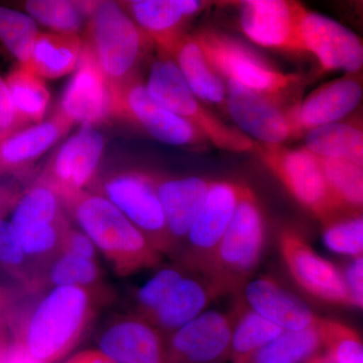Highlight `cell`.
I'll return each mask as SVG.
<instances>
[{
    "mask_svg": "<svg viewBox=\"0 0 363 363\" xmlns=\"http://www.w3.org/2000/svg\"><path fill=\"white\" fill-rule=\"evenodd\" d=\"M61 201L117 276H133L159 267L164 260V255L104 196L83 190Z\"/></svg>",
    "mask_w": 363,
    "mask_h": 363,
    "instance_id": "6da1fadb",
    "label": "cell"
},
{
    "mask_svg": "<svg viewBox=\"0 0 363 363\" xmlns=\"http://www.w3.org/2000/svg\"><path fill=\"white\" fill-rule=\"evenodd\" d=\"M104 296L108 295L99 288H52L16 335L35 359L57 362L82 337Z\"/></svg>",
    "mask_w": 363,
    "mask_h": 363,
    "instance_id": "7a4b0ae2",
    "label": "cell"
},
{
    "mask_svg": "<svg viewBox=\"0 0 363 363\" xmlns=\"http://www.w3.org/2000/svg\"><path fill=\"white\" fill-rule=\"evenodd\" d=\"M81 38L83 51L101 72L116 100L140 80V69L154 45L117 1H97Z\"/></svg>",
    "mask_w": 363,
    "mask_h": 363,
    "instance_id": "3957f363",
    "label": "cell"
},
{
    "mask_svg": "<svg viewBox=\"0 0 363 363\" xmlns=\"http://www.w3.org/2000/svg\"><path fill=\"white\" fill-rule=\"evenodd\" d=\"M266 241V216L247 186L205 277L220 286L225 295L240 294L259 267Z\"/></svg>",
    "mask_w": 363,
    "mask_h": 363,
    "instance_id": "277c9868",
    "label": "cell"
},
{
    "mask_svg": "<svg viewBox=\"0 0 363 363\" xmlns=\"http://www.w3.org/2000/svg\"><path fill=\"white\" fill-rule=\"evenodd\" d=\"M145 86L157 102L195 126L208 143L219 150L252 152L255 142L207 109L206 104L189 88L171 57L159 52V57L150 66Z\"/></svg>",
    "mask_w": 363,
    "mask_h": 363,
    "instance_id": "5b68a950",
    "label": "cell"
},
{
    "mask_svg": "<svg viewBox=\"0 0 363 363\" xmlns=\"http://www.w3.org/2000/svg\"><path fill=\"white\" fill-rule=\"evenodd\" d=\"M193 37L225 83L278 99L298 83L297 75L279 70L252 48L225 33L203 28Z\"/></svg>",
    "mask_w": 363,
    "mask_h": 363,
    "instance_id": "8992f818",
    "label": "cell"
},
{
    "mask_svg": "<svg viewBox=\"0 0 363 363\" xmlns=\"http://www.w3.org/2000/svg\"><path fill=\"white\" fill-rule=\"evenodd\" d=\"M87 190L104 196L121 210L162 255L175 259L161 202L150 172L119 169L98 177Z\"/></svg>",
    "mask_w": 363,
    "mask_h": 363,
    "instance_id": "52a82bcc",
    "label": "cell"
},
{
    "mask_svg": "<svg viewBox=\"0 0 363 363\" xmlns=\"http://www.w3.org/2000/svg\"><path fill=\"white\" fill-rule=\"evenodd\" d=\"M58 195L35 181L21 193L9 222L28 262L40 269L60 253L62 240L71 226Z\"/></svg>",
    "mask_w": 363,
    "mask_h": 363,
    "instance_id": "ba28073f",
    "label": "cell"
},
{
    "mask_svg": "<svg viewBox=\"0 0 363 363\" xmlns=\"http://www.w3.org/2000/svg\"><path fill=\"white\" fill-rule=\"evenodd\" d=\"M252 152L289 194L321 224L345 213L331 195L317 157L305 147L289 149L284 145L255 142Z\"/></svg>",
    "mask_w": 363,
    "mask_h": 363,
    "instance_id": "9c48e42d",
    "label": "cell"
},
{
    "mask_svg": "<svg viewBox=\"0 0 363 363\" xmlns=\"http://www.w3.org/2000/svg\"><path fill=\"white\" fill-rule=\"evenodd\" d=\"M247 187L240 182H211L175 262L205 276Z\"/></svg>",
    "mask_w": 363,
    "mask_h": 363,
    "instance_id": "30bf717a",
    "label": "cell"
},
{
    "mask_svg": "<svg viewBox=\"0 0 363 363\" xmlns=\"http://www.w3.org/2000/svg\"><path fill=\"white\" fill-rule=\"evenodd\" d=\"M104 147V135L96 128L81 125L55 152L37 181L60 199L87 190L97 178Z\"/></svg>",
    "mask_w": 363,
    "mask_h": 363,
    "instance_id": "8fae6325",
    "label": "cell"
},
{
    "mask_svg": "<svg viewBox=\"0 0 363 363\" xmlns=\"http://www.w3.org/2000/svg\"><path fill=\"white\" fill-rule=\"evenodd\" d=\"M298 43L301 52L312 54L325 73L355 75L362 71V39L338 21L306 7L298 23Z\"/></svg>",
    "mask_w": 363,
    "mask_h": 363,
    "instance_id": "7c38bea8",
    "label": "cell"
},
{
    "mask_svg": "<svg viewBox=\"0 0 363 363\" xmlns=\"http://www.w3.org/2000/svg\"><path fill=\"white\" fill-rule=\"evenodd\" d=\"M114 118L128 121L157 142L173 147H200L208 143L195 126L150 96L142 80L135 81L117 96Z\"/></svg>",
    "mask_w": 363,
    "mask_h": 363,
    "instance_id": "4fadbf2b",
    "label": "cell"
},
{
    "mask_svg": "<svg viewBox=\"0 0 363 363\" xmlns=\"http://www.w3.org/2000/svg\"><path fill=\"white\" fill-rule=\"evenodd\" d=\"M279 247L294 281L305 292L329 304L351 306L342 271L320 257L298 230L284 228Z\"/></svg>",
    "mask_w": 363,
    "mask_h": 363,
    "instance_id": "5bb4252c",
    "label": "cell"
},
{
    "mask_svg": "<svg viewBox=\"0 0 363 363\" xmlns=\"http://www.w3.org/2000/svg\"><path fill=\"white\" fill-rule=\"evenodd\" d=\"M234 311H205L164 336L167 363H223L230 359Z\"/></svg>",
    "mask_w": 363,
    "mask_h": 363,
    "instance_id": "9a60e30c",
    "label": "cell"
},
{
    "mask_svg": "<svg viewBox=\"0 0 363 363\" xmlns=\"http://www.w3.org/2000/svg\"><path fill=\"white\" fill-rule=\"evenodd\" d=\"M225 111L238 130L253 142L283 145L296 138L289 109L281 107L278 98L226 83Z\"/></svg>",
    "mask_w": 363,
    "mask_h": 363,
    "instance_id": "2e32d148",
    "label": "cell"
},
{
    "mask_svg": "<svg viewBox=\"0 0 363 363\" xmlns=\"http://www.w3.org/2000/svg\"><path fill=\"white\" fill-rule=\"evenodd\" d=\"M304 7L286 0L238 2L240 30L248 40L260 47L301 52L298 23Z\"/></svg>",
    "mask_w": 363,
    "mask_h": 363,
    "instance_id": "e0dca14e",
    "label": "cell"
},
{
    "mask_svg": "<svg viewBox=\"0 0 363 363\" xmlns=\"http://www.w3.org/2000/svg\"><path fill=\"white\" fill-rule=\"evenodd\" d=\"M57 113L72 124L96 128L114 118L116 98L101 72L82 50L73 77L62 95Z\"/></svg>",
    "mask_w": 363,
    "mask_h": 363,
    "instance_id": "ac0fdd59",
    "label": "cell"
},
{
    "mask_svg": "<svg viewBox=\"0 0 363 363\" xmlns=\"http://www.w3.org/2000/svg\"><path fill=\"white\" fill-rule=\"evenodd\" d=\"M157 51L171 57L186 37L191 21L201 13L205 2L198 0H126L117 1Z\"/></svg>",
    "mask_w": 363,
    "mask_h": 363,
    "instance_id": "d6986e66",
    "label": "cell"
},
{
    "mask_svg": "<svg viewBox=\"0 0 363 363\" xmlns=\"http://www.w3.org/2000/svg\"><path fill=\"white\" fill-rule=\"evenodd\" d=\"M362 97V82L354 75H345L320 86L289 109L296 138L315 128L340 123L357 108Z\"/></svg>",
    "mask_w": 363,
    "mask_h": 363,
    "instance_id": "ffe728a7",
    "label": "cell"
},
{
    "mask_svg": "<svg viewBox=\"0 0 363 363\" xmlns=\"http://www.w3.org/2000/svg\"><path fill=\"white\" fill-rule=\"evenodd\" d=\"M178 259L182 247L211 185L203 177H172L150 172Z\"/></svg>",
    "mask_w": 363,
    "mask_h": 363,
    "instance_id": "44dd1931",
    "label": "cell"
},
{
    "mask_svg": "<svg viewBox=\"0 0 363 363\" xmlns=\"http://www.w3.org/2000/svg\"><path fill=\"white\" fill-rule=\"evenodd\" d=\"M98 345L116 363H167L164 334L135 314L117 318L109 324Z\"/></svg>",
    "mask_w": 363,
    "mask_h": 363,
    "instance_id": "7402d4cb",
    "label": "cell"
},
{
    "mask_svg": "<svg viewBox=\"0 0 363 363\" xmlns=\"http://www.w3.org/2000/svg\"><path fill=\"white\" fill-rule=\"evenodd\" d=\"M238 296L250 309L285 331L310 328L319 318L304 301L267 277L248 281Z\"/></svg>",
    "mask_w": 363,
    "mask_h": 363,
    "instance_id": "603a6c76",
    "label": "cell"
},
{
    "mask_svg": "<svg viewBox=\"0 0 363 363\" xmlns=\"http://www.w3.org/2000/svg\"><path fill=\"white\" fill-rule=\"evenodd\" d=\"M223 290L204 274L190 272L181 279L159 307L143 318L164 336L201 315Z\"/></svg>",
    "mask_w": 363,
    "mask_h": 363,
    "instance_id": "cb8c5ba5",
    "label": "cell"
},
{
    "mask_svg": "<svg viewBox=\"0 0 363 363\" xmlns=\"http://www.w3.org/2000/svg\"><path fill=\"white\" fill-rule=\"evenodd\" d=\"M73 124L56 111L47 121L21 128L0 140V173H21L71 130Z\"/></svg>",
    "mask_w": 363,
    "mask_h": 363,
    "instance_id": "d4e9b609",
    "label": "cell"
},
{
    "mask_svg": "<svg viewBox=\"0 0 363 363\" xmlns=\"http://www.w3.org/2000/svg\"><path fill=\"white\" fill-rule=\"evenodd\" d=\"M179 71L196 96L205 104L225 111L226 83L209 63L197 40L187 35L171 54Z\"/></svg>",
    "mask_w": 363,
    "mask_h": 363,
    "instance_id": "484cf974",
    "label": "cell"
},
{
    "mask_svg": "<svg viewBox=\"0 0 363 363\" xmlns=\"http://www.w3.org/2000/svg\"><path fill=\"white\" fill-rule=\"evenodd\" d=\"M82 47L81 35L40 32L23 67L43 80L62 78L77 69Z\"/></svg>",
    "mask_w": 363,
    "mask_h": 363,
    "instance_id": "4316f807",
    "label": "cell"
},
{
    "mask_svg": "<svg viewBox=\"0 0 363 363\" xmlns=\"http://www.w3.org/2000/svg\"><path fill=\"white\" fill-rule=\"evenodd\" d=\"M316 325L304 330L284 331L279 337L233 363H306L323 352Z\"/></svg>",
    "mask_w": 363,
    "mask_h": 363,
    "instance_id": "83f0119b",
    "label": "cell"
},
{
    "mask_svg": "<svg viewBox=\"0 0 363 363\" xmlns=\"http://www.w3.org/2000/svg\"><path fill=\"white\" fill-rule=\"evenodd\" d=\"M305 147L318 157L346 160L363 166V133L355 124L340 121L308 131Z\"/></svg>",
    "mask_w": 363,
    "mask_h": 363,
    "instance_id": "f1b7e54d",
    "label": "cell"
},
{
    "mask_svg": "<svg viewBox=\"0 0 363 363\" xmlns=\"http://www.w3.org/2000/svg\"><path fill=\"white\" fill-rule=\"evenodd\" d=\"M97 1H69V0H28L23 2L26 13L33 21L52 33L81 35L86 21Z\"/></svg>",
    "mask_w": 363,
    "mask_h": 363,
    "instance_id": "f546056e",
    "label": "cell"
},
{
    "mask_svg": "<svg viewBox=\"0 0 363 363\" xmlns=\"http://www.w3.org/2000/svg\"><path fill=\"white\" fill-rule=\"evenodd\" d=\"M233 311L235 318L230 346L233 362L259 350L285 331L250 309L240 297Z\"/></svg>",
    "mask_w": 363,
    "mask_h": 363,
    "instance_id": "4dcf8cb0",
    "label": "cell"
},
{
    "mask_svg": "<svg viewBox=\"0 0 363 363\" xmlns=\"http://www.w3.org/2000/svg\"><path fill=\"white\" fill-rule=\"evenodd\" d=\"M4 80L23 124L28 126L42 123L50 102V92L44 80L20 65L11 70Z\"/></svg>",
    "mask_w": 363,
    "mask_h": 363,
    "instance_id": "1f68e13d",
    "label": "cell"
},
{
    "mask_svg": "<svg viewBox=\"0 0 363 363\" xmlns=\"http://www.w3.org/2000/svg\"><path fill=\"white\" fill-rule=\"evenodd\" d=\"M327 186L339 207L345 212H362L363 166L339 159L318 157Z\"/></svg>",
    "mask_w": 363,
    "mask_h": 363,
    "instance_id": "d6a6232c",
    "label": "cell"
},
{
    "mask_svg": "<svg viewBox=\"0 0 363 363\" xmlns=\"http://www.w3.org/2000/svg\"><path fill=\"white\" fill-rule=\"evenodd\" d=\"M40 274H43V279H40L35 288H39L42 281L48 286H51V288H56V286L101 288L100 284H101L102 272L98 266L97 260L86 259L75 255L59 253L49 264L42 267V271L38 276Z\"/></svg>",
    "mask_w": 363,
    "mask_h": 363,
    "instance_id": "836d02e7",
    "label": "cell"
},
{
    "mask_svg": "<svg viewBox=\"0 0 363 363\" xmlns=\"http://www.w3.org/2000/svg\"><path fill=\"white\" fill-rule=\"evenodd\" d=\"M37 23L25 13L0 6V45L16 62L28 63L39 35Z\"/></svg>",
    "mask_w": 363,
    "mask_h": 363,
    "instance_id": "e575fe53",
    "label": "cell"
},
{
    "mask_svg": "<svg viewBox=\"0 0 363 363\" xmlns=\"http://www.w3.org/2000/svg\"><path fill=\"white\" fill-rule=\"evenodd\" d=\"M318 330L323 341L324 351L336 363H363L362 337L347 325L318 318Z\"/></svg>",
    "mask_w": 363,
    "mask_h": 363,
    "instance_id": "d590c367",
    "label": "cell"
},
{
    "mask_svg": "<svg viewBox=\"0 0 363 363\" xmlns=\"http://www.w3.org/2000/svg\"><path fill=\"white\" fill-rule=\"evenodd\" d=\"M325 245L333 252L362 257L363 218L362 212H345L322 224Z\"/></svg>",
    "mask_w": 363,
    "mask_h": 363,
    "instance_id": "8d00e7d4",
    "label": "cell"
},
{
    "mask_svg": "<svg viewBox=\"0 0 363 363\" xmlns=\"http://www.w3.org/2000/svg\"><path fill=\"white\" fill-rule=\"evenodd\" d=\"M190 272L192 271L178 262L162 267L136 291L135 310L131 314L140 318L149 316L164 302L176 284Z\"/></svg>",
    "mask_w": 363,
    "mask_h": 363,
    "instance_id": "74e56055",
    "label": "cell"
},
{
    "mask_svg": "<svg viewBox=\"0 0 363 363\" xmlns=\"http://www.w3.org/2000/svg\"><path fill=\"white\" fill-rule=\"evenodd\" d=\"M28 262L13 226L0 218V264L21 269Z\"/></svg>",
    "mask_w": 363,
    "mask_h": 363,
    "instance_id": "f35d334b",
    "label": "cell"
},
{
    "mask_svg": "<svg viewBox=\"0 0 363 363\" xmlns=\"http://www.w3.org/2000/svg\"><path fill=\"white\" fill-rule=\"evenodd\" d=\"M97 248L81 229L69 227L64 234L60 253L75 255L83 259L96 260Z\"/></svg>",
    "mask_w": 363,
    "mask_h": 363,
    "instance_id": "ab89813d",
    "label": "cell"
},
{
    "mask_svg": "<svg viewBox=\"0 0 363 363\" xmlns=\"http://www.w3.org/2000/svg\"><path fill=\"white\" fill-rule=\"evenodd\" d=\"M26 128L14 107L6 80L0 76V140Z\"/></svg>",
    "mask_w": 363,
    "mask_h": 363,
    "instance_id": "60d3db41",
    "label": "cell"
},
{
    "mask_svg": "<svg viewBox=\"0 0 363 363\" xmlns=\"http://www.w3.org/2000/svg\"><path fill=\"white\" fill-rule=\"evenodd\" d=\"M343 272L351 307L363 306V255L354 257Z\"/></svg>",
    "mask_w": 363,
    "mask_h": 363,
    "instance_id": "b9f144b4",
    "label": "cell"
},
{
    "mask_svg": "<svg viewBox=\"0 0 363 363\" xmlns=\"http://www.w3.org/2000/svg\"><path fill=\"white\" fill-rule=\"evenodd\" d=\"M1 363H43L35 359L26 350L25 344L18 335L9 338L6 350L2 355Z\"/></svg>",
    "mask_w": 363,
    "mask_h": 363,
    "instance_id": "7bdbcfd3",
    "label": "cell"
},
{
    "mask_svg": "<svg viewBox=\"0 0 363 363\" xmlns=\"http://www.w3.org/2000/svg\"><path fill=\"white\" fill-rule=\"evenodd\" d=\"M64 363H116L99 350L81 351Z\"/></svg>",
    "mask_w": 363,
    "mask_h": 363,
    "instance_id": "ee69618b",
    "label": "cell"
},
{
    "mask_svg": "<svg viewBox=\"0 0 363 363\" xmlns=\"http://www.w3.org/2000/svg\"><path fill=\"white\" fill-rule=\"evenodd\" d=\"M20 196V193L13 192L9 189L0 187V218H1V215L6 212L9 208L14 207Z\"/></svg>",
    "mask_w": 363,
    "mask_h": 363,
    "instance_id": "f6af8a7d",
    "label": "cell"
},
{
    "mask_svg": "<svg viewBox=\"0 0 363 363\" xmlns=\"http://www.w3.org/2000/svg\"><path fill=\"white\" fill-rule=\"evenodd\" d=\"M9 340V338L6 336L4 327L2 326V322L0 321V363H1L2 355H4V350H6Z\"/></svg>",
    "mask_w": 363,
    "mask_h": 363,
    "instance_id": "bcb514c9",
    "label": "cell"
},
{
    "mask_svg": "<svg viewBox=\"0 0 363 363\" xmlns=\"http://www.w3.org/2000/svg\"><path fill=\"white\" fill-rule=\"evenodd\" d=\"M306 363H336L325 351Z\"/></svg>",
    "mask_w": 363,
    "mask_h": 363,
    "instance_id": "7dc6e473",
    "label": "cell"
}]
</instances>
